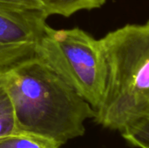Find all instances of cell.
I'll list each match as a JSON object with an SVG mask.
<instances>
[{
	"label": "cell",
	"mask_w": 149,
	"mask_h": 148,
	"mask_svg": "<svg viewBox=\"0 0 149 148\" xmlns=\"http://www.w3.org/2000/svg\"><path fill=\"white\" fill-rule=\"evenodd\" d=\"M16 131L61 147L85 133L95 110L41 59L34 56L4 69Z\"/></svg>",
	"instance_id": "1"
},
{
	"label": "cell",
	"mask_w": 149,
	"mask_h": 148,
	"mask_svg": "<svg viewBox=\"0 0 149 148\" xmlns=\"http://www.w3.org/2000/svg\"><path fill=\"white\" fill-rule=\"evenodd\" d=\"M100 41L107 77L94 120L121 132L149 118V19L111 31Z\"/></svg>",
	"instance_id": "2"
},
{
	"label": "cell",
	"mask_w": 149,
	"mask_h": 148,
	"mask_svg": "<svg viewBox=\"0 0 149 148\" xmlns=\"http://www.w3.org/2000/svg\"><path fill=\"white\" fill-rule=\"evenodd\" d=\"M35 56L72 87L95 110L104 96L107 68L102 44L74 27L54 29L48 24Z\"/></svg>",
	"instance_id": "3"
},
{
	"label": "cell",
	"mask_w": 149,
	"mask_h": 148,
	"mask_svg": "<svg viewBox=\"0 0 149 148\" xmlns=\"http://www.w3.org/2000/svg\"><path fill=\"white\" fill-rule=\"evenodd\" d=\"M48 17L44 11L12 13L0 10V69L35 56Z\"/></svg>",
	"instance_id": "4"
},
{
	"label": "cell",
	"mask_w": 149,
	"mask_h": 148,
	"mask_svg": "<svg viewBox=\"0 0 149 148\" xmlns=\"http://www.w3.org/2000/svg\"><path fill=\"white\" fill-rule=\"evenodd\" d=\"M48 16L71 17L81 10H91L102 7L107 0H41Z\"/></svg>",
	"instance_id": "5"
},
{
	"label": "cell",
	"mask_w": 149,
	"mask_h": 148,
	"mask_svg": "<svg viewBox=\"0 0 149 148\" xmlns=\"http://www.w3.org/2000/svg\"><path fill=\"white\" fill-rule=\"evenodd\" d=\"M0 148H60V147L43 137L16 131L0 137Z\"/></svg>",
	"instance_id": "6"
},
{
	"label": "cell",
	"mask_w": 149,
	"mask_h": 148,
	"mask_svg": "<svg viewBox=\"0 0 149 148\" xmlns=\"http://www.w3.org/2000/svg\"><path fill=\"white\" fill-rule=\"evenodd\" d=\"M16 132L13 106L6 87L4 69H0V137Z\"/></svg>",
	"instance_id": "7"
},
{
	"label": "cell",
	"mask_w": 149,
	"mask_h": 148,
	"mask_svg": "<svg viewBox=\"0 0 149 148\" xmlns=\"http://www.w3.org/2000/svg\"><path fill=\"white\" fill-rule=\"evenodd\" d=\"M121 133L130 145L139 148H149V118L134 122L125 127Z\"/></svg>",
	"instance_id": "8"
},
{
	"label": "cell",
	"mask_w": 149,
	"mask_h": 148,
	"mask_svg": "<svg viewBox=\"0 0 149 148\" xmlns=\"http://www.w3.org/2000/svg\"><path fill=\"white\" fill-rule=\"evenodd\" d=\"M0 10L12 13L45 12V7L41 0H0Z\"/></svg>",
	"instance_id": "9"
}]
</instances>
